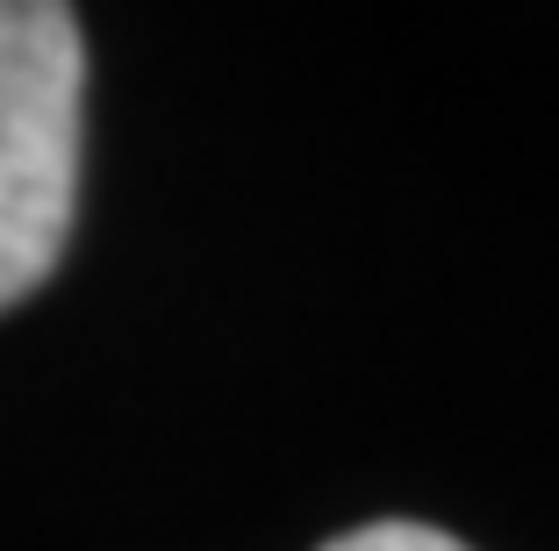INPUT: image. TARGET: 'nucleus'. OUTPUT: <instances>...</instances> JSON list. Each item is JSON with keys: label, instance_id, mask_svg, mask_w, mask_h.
<instances>
[{"label": "nucleus", "instance_id": "1", "mask_svg": "<svg viewBox=\"0 0 559 551\" xmlns=\"http://www.w3.org/2000/svg\"><path fill=\"white\" fill-rule=\"evenodd\" d=\"M86 44L66 0H0V315L50 279L80 194Z\"/></svg>", "mask_w": 559, "mask_h": 551}, {"label": "nucleus", "instance_id": "2", "mask_svg": "<svg viewBox=\"0 0 559 551\" xmlns=\"http://www.w3.org/2000/svg\"><path fill=\"white\" fill-rule=\"evenodd\" d=\"M323 551H466L460 537L430 530V523H366V530L330 537Z\"/></svg>", "mask_w": 559, "mask_h": 551}]
</instances>
